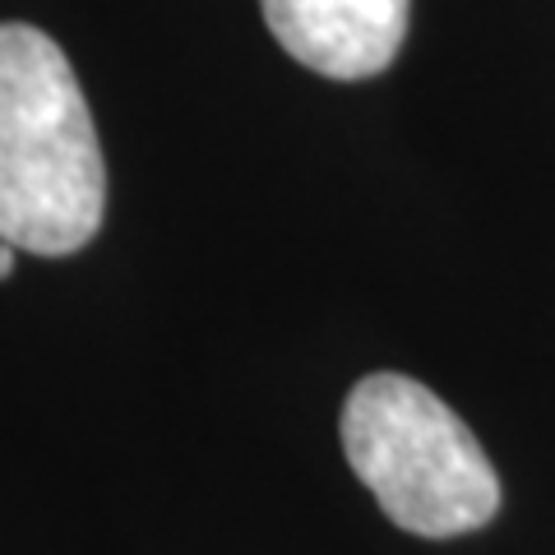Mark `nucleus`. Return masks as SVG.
<instances>
[{
  "label": "nucleus",
  "instance_id": "obj_1",
  "mask_svg": "<svg viewBox=\"0 0 555 555\" xmlns=\"http://www.w3.org/2000/svg\"><path fill=\"white\" fill-rule=\"evenodd\" d=\"M107 214V163L69 56L0 24V241L47 259L83 250Z\"/></svg>",
  "mask_w": 555,
  "mask_h": 555
},
{
  "label": "nucleus",
  "instance_id": "obj_2",
  "mask_svg": "<svg viewBox=\"0 0 555 555\" xmlns=\"http://www.w3.org/2000/svg\"><path fill=\"white\" fill-rule=\"evenodd\" d=\"M343 454L412 537L477 532L500 509V477L463 416L422 379L379 371L343 403Z\"/></svg>",
  "mask_w": 555,
  "mask_h": 555
},
{
  "label": "nucleus",
  "instance_id": "obj_3",
  "mask_svg": "<svg viewBox=\"0 0 555 555\" xmlns=\"http://www.w3.org/2000/svg\"><path fill=\"white\" fill-rule=\"evenodd\" d=\"M259 10L297 65L324 79H371L403 51L412 0H259Z\"/></svg>",
  "mask_w": 555,
  "mask_h": 555
},
{
  "label": "nucleus",
  "instance_id": "obj_4",
  "mask_svg": "<svg viewBox=\"0 0 555 555\" xmlns=\"http://www.w3.org/2000/svg\"><path fill=\"white\" fill-rule=\"evenodd\" d=\"M10 273H14V246L10 241H0V283H5Z\"/></svg>",
  "mask_w": 555,
  "mask_h": 555
}]
</instances>
